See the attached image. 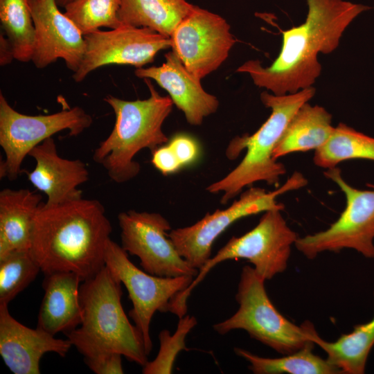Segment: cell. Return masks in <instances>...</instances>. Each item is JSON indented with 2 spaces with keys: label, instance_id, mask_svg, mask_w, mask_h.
I'll list each match as a JSON object with an SVG mask.
<instances>
[{
  "label": "cell",
  "instance_id": "cell-16",
  "mask_svg": "<svg viewBox=\"0 0 374 374\" xmlns=\"http://www.w3.org/2000/svg\"><path fill=\"white\" fill-rule=\"evenodd\" d=\"M71 346L68 339L24 326L11 316L8 305L0 304V355L13 373L39 374V362L45 353L64 357Z\"/></svg>",
  "mask_w": 374,
  "mask_h": 374
},
{
  "label": "cell",
  "instance_id": "cell-28",
  "mask_svg": "<svg viewBox=\"0 0 374 374\" xmlns=\"http://www.w3.org/2000/svg\"><path fill=\"white\" fill-rule=\"evenodd\" d=\"M39 271L29 250L14 251L0 258V304L8 305Z\"/></svg>",
  "mask_w": 374,
  "mask_h": 374
},
{
  "label": "cell",
  "instance_id": "cell-3",
  "mask_svg": "<svg viewBox=\"0 0 374 374\" xmlns=\"http://www.w3.org/2000/svg\"><path fill=\"white\" fill-rule=\"evenodd\" d=\"M122 295L121 282L106 266L82 281L79 291L82 321L65 335L84 357L118 353L143 366L148 361L143 339L124 312Z\"/></svg>",
  "mask_w": 374,
  "mask_h": 374
},
{
  "label": "cell",
  "instance_id": "cell-26",
  "mask_svg": "<svg viewBox=\"0 0 374 374\" xmlns=\"http://www.w3.org/2000/svg\"><path fill=\"white\" fill-rule=\"evenodd\" d=\"M30 0H0L2 31L10 42L15 59L21 62L32 60L35 44V26Z\"/></svg>",
  "mask_w": 374,
  "mask_h": 374
},
{
  "label": "cell",
  "instance_id": "cell-11",
  "mask_svg": "<svg viewBox=\"0 0 374 374\" xmlns=\"http://www.w3.org/2000/svg\"><path fill=\"white\" fill-rule=\"evenodd\" d=\"M105 266L124 284L133 308L130 317L141 334L148 355L152 348L150 324L157 311H170L172 300L188 287L193 276L160 277L138 268L128 258V253L111 239L105 251Z\"/></svg>",
  "mask_w": 374,
  "mask_h": 374
},
{
  "label": "cell",
  "instance_id": "cell-32",
  "mask_svg": "<svg viewBox=\"0 0 374 374\" xmlns=\"http://www.w3.org/2000/svg\"><path fill=\"white\" fill-rule=\"evenodd\" d=\"M152 163L163 175L177 172L182 166L172 148L167 145L159 146L152 151Z\"/></svg>",
  "mask_w": 374,
  "mask_h": 374
},
{
  "label": "cell",
  "instance_id": "cell-33",
  "mask_svg": "<svg viewBox=\"0 0 374 374\" xmlns=\"http://www.w3.org/2000/svg\"><path fill=\"white\" fill-rule=\"evenodd\" d=\"M15 59L12 46L1 30L0 34V65L6 66L10 64Z\"/></svg>",
  "mask_w": 374,
  "mask_h": 374
},
{
  "label": "cell",
  "instance_id": "cell-12",
  "mask_svg": "<svg viewBox=\"0 0 374 374\" xmlns=\"http://www.w3.org/2000/svg\"><path fill=\"white\" fill-rule=\"evenodd\" d=\"M118 221L121 247L139 257L145 271L160 277L197 276L199 270L179 255L169 238L170 224L161 214L130 210L119 213Z\"/></svg>",
  "mask_w": 374,
  "mask_h": 374
},
{
  "label": "cell",
  "instance_id": "cell-18",
  "mask_svg": "<svg viewBox=\"0 0 374 374\" xmlns=\"http://www.w3.org/2000/svg\"><path fill=\"white\" fill-rule=\"evenodd\" d=\"M35 168L26 172L30 183L47 197V205H57L82 197L78 186L89 180L86 164L80 159H67L57 152L53 137L30 150Z\"/></svg>",
  "mask_w": 374,
  "mask_h": 374
},
{
  "label": "cell",
  "instance_id": "cell-15",
  "mask_svg": "<svg viewBox=\"0 0 374 374\" xmlns=\"http://www.w3.org/2000/svg\"><path fill=\"white\" fill-rule=\"evenodd\" d=\"M30 3L35 26L31 60L35 66L44 69L62 59L75 73L85 51L84 35L59 10L56 0H30Z\"/></svg>",
  "mask_w": 374,
  "mask_h": 374
},
{
  "label": "cell",
  "instance_id": "cell-19",
  "mask_svg": "<svg viewBox=\"0 0 374 374\" xmlns=\"http://www.w3.org/2000/svg\"><path fill=\"white\" fill-rule=\"evenodd\" d=\"M82 280L73 272L44 274V290L37 327L55 335L78 328L82 321L79 291Z\"/></svg>",
  "mask_w": 374,
  "mask_h": 374
},
{
  "label": "cell",
  "instance_id": "cell-23",
  "mask_svg": "<svg viewBox=\"0 0 374 374\" xmlns=\"http://www.w3.org/2000/svg\"><path fill=\"white\" fill-rule=\"evenodd\" d=\"M312 340L326 353L328 361L342 373L362 374L374 345V317L366 323L355 326L351 332L341 335L335 341L323 340L316 330Z\"/></svg>",
  "mask_w": 374,
  "mask_h": 374
},
{
  "label": "cell",
  "instance_id": "cell-29",
  "mask_svg": "<svg viewBox=\"0 0 374 374\" xmlns=\"http://www.w3.org/2000/svg\"><path fill=\"white\" fill-rule=\"evenodd\" d=\"M195 317L184 315L179 318L177 328L174 335L167 330H162L159 335V351L153 361H148L143 366L144 374H169L172 373L177 354L182 350H188L185 337L197 324Z\"/></svg>",
  "mask_w": 374,
  "mask_h": 374
},
{
  "label": "cell",
  "instance_id": "cell-30",
  "mask_svg": "<svg viewBox=\"0 0 374 374\" xmlns=\"http://www.w3.org/2000/svg\"><path fill=\"white\" fill-rule=\"evenodd\" d=\"M180 161L182 167L197 161L199 155V147L197 141L186 134L175 136L168 142Z\"/></svg>",
  "mask_w": 374,
  "mask_h": 374
},
{
  "label": "cell",
  "instance_id": "cell-24",
  "mask_svg": "<svg viewBox=\"0 0 374 374\" xmlns=\"http://www.w3.org/2000/svg\"><path fill=\"white\" fill-rule=\"evenodd\" d=\"M315 344L278 358L256 355L244 349L235 348L238 356L249 362V368L256 374H340L341 371L312 353Z\"/></svg>",
  "mask_w": 374,
  "mask_h": 374
},
{
  "label": "cell",
  "instance_id": "cell-5",
  "mask_svg": "<svg viewBox=\"0 0 374 374\" xmlns=\"http://www.w3.org/2000/svg\"><path fill=\"white\" fill-rule=\"evenodd\" d=\"M315 93L314 87L283 96L266 90L262 92L261 102L271 109L270 116L253 134L236 136L230 142L226 151L229 159H234L244 149L247 150L246 154L232 171L210 184L206 190L211 193H222L221 203L224 204L244 187L255 182L262 181L269 185L277 184L286 169L274 158V151L292 118Z\"/></svg>",
  "mask_w": 374,
  "mask_h": 374
},
{
  "label": "cell",
  "instance_id": "cell-4",
  "mask_svg": "<svg viewBox=\"0 0 374 374\" xmlns=\"http://www.w3.org/2000/svg\"><path fill=\"white\" fill-rule=\"evenodd\" d=\"M150 91L145 100H125L112 95L104 98L113 109L115 123L109 135L95 149L93 161L102 166L109 178L123 184L136 177L141 170L134 160L143 149L154 150L169 141L162 130L172 112L170 96H161L150 79H143Z\"/></svg>",
  "mask_w": 374,
  "mask_h": 374
},
{
  "label": "cell",
  "instance_id": "cell-9",
  "mask_svg": "<svg viewBox=\"0 0 374 374\" xmlns=\"http://www.w3.org/2000/svg\"><path fill=\"white\" fill-rule=\"evenodd\" d=\"M92 123L91 116L78 106L47 115L24 114L12 107L1 92L0 145L5 154L0 163L1 179L15 180L25 157L46 139L64 130L71 136H78Z\"/></svg>",
  "mask_w": 374,
  "mask_h": 374
},
{
  "label": "cell",
  "instance_id": "cell-2",
  "mask_svg": "<svg viewBox=\"0 0 374 374\" xmlns=\"http://www.w3.org/2000/svg\"><path fill=\"white\" fill-rule=\"evenodd\" d=\"M112 225L103 204L83 197L57 205L42 202L29 251L44 274L73 272L82 281L105 266Z\"/></svg>",
  "mask_w": 374,
  "mask_h": 374
},
{
  "label": "cell",
  "instance_id": "cell-21",
  "mask_svg": "<svg viewBox=\"0 0 374 374\" xmlns=\"http://www.w3.org/2000/svg\"><path fill=\"white\" fill-rule=\"evenodd\" d=\"M335 127L331 114L321 106L307 102L290 120L273 157L277 160L292 152L316 150L328 141Z\"/></svg>",
  "mask_w": 374,
  "mask_h": 374
},
{
  "label": "cell",
  "instance_id": "cell-7",
  "mask_svg": "<svg viewBox=\"0 0 374 374\" xmlns=\"http://www.w3.org/2000/svg\"><path fill=\"white\" fill-rule=\"evenodd\" d=\"M280 211L272 209L264 212L253 229L242 236L232 237L199 269L188 287L177 296L176 305L181 310H186L187 299L192 290L213 267L227 260H247L265 280L283 272L287 266L291 247L298 237L288 226Z\"/></svg>",
  "mask_w": 374,
  "mask_h": 374
},
{
  "label": "cell",
  "instance_id": "cell-6",
  "mask_svg": "<svg viewBox=\"0 0 374 374\" xmlns=\"http://www.w3.org/2000/svg\"><path fill=\"white\" fill-rule=\"evenodd\" d=\"M265 280L253 267H243L235 294L239 308L229 319L215 324L213 329L220 335L242 329L251 338L283 355L314 344L313 324L305 321L299 326L282 315L268 297Z\"/></svg>",
  "mask_w": 374,
  "mask_h": 374
},
{
  "label": "cell",
  "instance_id": "cell-27",
  "mask_svg": "<svg viewBox=\"0 0 374 374\" xmlns=\"http://www.w3.org/2000/svg\"><path fill=\"white\" fill-rule=\"evenodd\" d=\"M120 6L121 0H73L64 7V13L85 35L102 27L120 26Z\"/></svg>",
  "mask_w": 374,
  "mask_h": 374
},
{
  "label": "cell",
  "instance_id": "cell-31",
  "mask_svg": "<svg viewBox=\"0 0 374 374\" xmlns=\"http://www.w3.org/2000/svg\"><path fill=\"white\" fill-rule=\"evenodd\" d=\"M121 356L118 353H109L84 357V361L88 367L96 374H122L124 371Z\"/></svg>",
  "mask_w": 374,
  "mask_h": 374
},
{
  "label": "cell",
  "instance_id": "cell-17",
  "mask_svg": "<svg viewBox=\"0 0 374 374\" xmlns=\"http://www.w3.org/2000/svg\"><path fill=\"white\" fill-rule=\"evenodd\" d=\"M164 56L166 61L161 66L138 68L136 76L154 80L168 93L190 125H202L206 117L216 112L219 100L204 89L201 80L187 70L175 52Z\"/></svg>",
  "mask_w": 374,
  "mask_h": 374
},
{
  "label": "cell",
  "instance_id": "cell-25",
  "mask_svg": "<svg viewBox=\"0 0 374 374\" xmlns=\"http://www.w3.org/2000/svg\"><path fill=\"white\" fill-rule=\"evenodd\" d=\"M351 159L374 161V138L341 123L328 141L315 150L313 161L316 166L330 169Z\"/></svg>",
  "mask_w": 374,
  "mask_h": 374
},
{
  "label": "cell",
  "instance_id": "cell-13",
  "mask_svg": "<svg viewBox=\"0 0 374 374\" xmlns=\"http://www.w3.org/2000/svg\"><path fill=\"white\" fill-rule=\"evenodd\" d=\"M170 39L172 51L200 80L223 64L236 42L224 18L195 5Z\"/></svg>",
  "mask_w": 374,
  "mask_h": 374
},
{
  "label": "cell",
  "instance_id": "cell-20",
  "mask_svg": "<svg viewBox=\"0 0 374 374\" xmlns=\"http://www.w3.org/2000/svg\"><path fill=\"white\" fill-rule=\"evenodd\" d=\"M42 199L39 193L29 189L0 192V258L14 251L30 249Z\"/></svg>",
  "mask_w": 374,
  "mask_h": 374
},
{
  "label": "cell",
  "instance_id": "cell-34",
  "mask_svg": "<svg viewBox=\"0 0 374 374\" xmlns=\"http://www.w3.org/2000/svg\"><path fill=\"white\" fill-rule=\"evenodd\" d=\"M73 0H56L58 6L64 7L67 3H70Z\"/></svg>",
  "mask_w": 374,
  "mask_h": 374
},
{
  "label": "cell",
  "instance_id": "cell-10",
  "mask_svg": "<svg viewBox=\"0 0 374 374\" xmlns=\"http://www.w3.org/2000/svg\"><path fill=\"white\" fill-rule=\"evenodd\" d=\"M323 175L344 193L346 208L326 230L298 238L296 249L309 259L323 251L339 252L346 248L374 258V185L368 184L372 190L353 188L337 167L327 169Z\"/></svg>",
  "mask_w": 374,
  "mask_h": 374
},
{
  "label": "cell",
  "instance_id": "cell-14",
  "mask_svg": "<svg viewBox=\"0 0 374 374\" xmlns=\"http://www.w3.org/2000/svg\"><path fill=\"white\" fill-rule=\"evenodd\" d=\"M84 37V57L73 74L75 82H82L91 72L106 65L143 67L152 62L159 51L171 48L170 37L148 28L125 24L109 30H98Z\"/></svg>",
  "mask_w": 374,
  "mask_h": 374
},
{
  "label": "cell",
  "instance_id": "cell-8",
  "mask_svg": "<svg viewBox=\"0 0 374 374\" xmlns=\"http://www.w3.org/2000/svg\"><path fill=\"white\" fill-rule=\"evenodd\" d=\"M307 184L308 180L301 173L294 172L281 187L274 191L251 187L228 208L208 213L194 224L171 230L168 235L179 255L199 270L211 258L215 240L233 223L269 210H283V204L278 203L276 197L303 188Z\"/></svg>",
  "mask_w": 374,
  "mask_h": 374
},
{
  "label": "cell",
  "instance_id": "cell-1",
  "mask_svg": "<svg viewBox=\"0 0 374 374\" xmlns=\"http://www.w3.org/2000/svg\"><path fill=\"white\" fill-rule=\"evenodd\" d=\"M305 21L282 31L278 55L269 66L249 60L236 71L248 74L253 84L276 96L294 93L313 87L321 73L318 54L335 51L343 34L370 6L346 0H306Z\"/></svg>",
  "mask_w": 374,
  "mask_h": 374
},
{
  "label": "cell",
  "instance_id": "cell-22",
  "mask_svg": "<svg viewBox=\"0 0 374 374\" xmlns=\"http://www.w3.org/2000/svg\"><path fill=\"white\" fill-rule=\"evenodd\" d=\"M194 5L186 0H121V24L148 28L170 37Z\"/></svg>",
  "mask_w": 374,
  "mask_h": 374
}]
</instances>
